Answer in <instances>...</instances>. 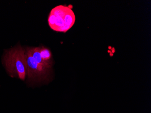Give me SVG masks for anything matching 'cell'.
<instances>
[{
    "label": "cell",
    "instance_id": "cell-4",
    "mask_svg": "<svg viewBox=\"0 0 151 113\" xmlns=\"http://www.w3.org/2000/svg\"><path fill=\"white\" fill-rule=\"evenodd\" d=\"M27 48L31 53L34 60H35L38 64L47 68L52 69V65L46 63L41 58L40 54L39 47Z\"/></svg>",
    "mask_w": 151,
    "mask_h": 113
},
{
    "label": "cell",
    "instance_id": "cell-2",
    "mask_svg": "<svg viewBox=\"0 0 151 113\" xmlns=\"http://www.w3.org/2000/svg\"><path fill=\"white\" fill-rule=\"evenodd\" d=\"M76 17L69 7L59 5L51 11L48 18V23L54 31L66 33L74 24Z\"/></svg>",
    "mask_w": 151,
    "mask_h": 113
},
{
    "label": "cell",
    "instance_id": "cell-5",
    "mask_svg": "<svg viewBox=\"0 0 151 113\" xmlns=\"http://www.w3.org/2000/svg\"><path fill=\"white\" fill-rule=\"evenodd\" d=\"M39 48L40 54L42 59L46 63L51 65H53L52 54L50 49L44 46L39 47Z\"/></svg>",
    "mask_w": 151,
    "mask_h": 113
},
{
    "label": "cell",
    "instance_id": "cell-1",
    "mask_svg": "<svg viewBox=\"0 0 151 113\" xmlns=\"http://www.w3.org/2000/svg\"><path fill=\"white\" fill-rule=\"evenodd\" d=\"M2 62L10 76L25 80L27 75V62L25 49L20 45L5 50Z\"/></svg>",
    "mask_w": 151,
    "mask_h": 113
},
{
    "label": "cell",
    "instance_id": "cell-3",
    "mask_svg": "<svg viewBox=\"0 0 151 113\" xmlns=\"http://www.w3.org/2000/svg\"><path fill=\"white\" fill-rule=\"evenodd\" d=\"M25 49L27 65V81L29 84L49 83L52 78V69L38 64L32 57L28 48Z\"/></svg>",
    "mask_w": 151,
    "mask_h": 113
}]
</instances>
